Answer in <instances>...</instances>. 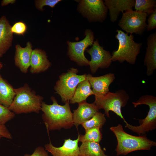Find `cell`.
<instances>
[{
  "label": "cell",
  "instance_id": "23",
  "mask_svg": "<svg viewBox=\"0 0 156 156\" xmlns=\"http://www.w3.org/2000/svg\"><path fill=\"white\" fill-rule=\"evenodd\" d=\"M105 114L101 112L96 113L91 118L81 125L85 131L89 129L98 127L101 129L106 122Z\"/></svg>",
  "mask_w": 156,
  "mask_h": 156
},
{
  "label": "cell",
  "instance_id": "16",
  "mask_svg": "<svg viewBox=\"0 0 156 156\" xmlns=\"http://www.w3.org/2000/svg\"><path fill=\"white\" fill-rule=\"evenodd\" d=\"M105 4L109 11L110 19L112 22L116 21L120 12L132 10L135 0H105Z\"/></svg>",
  "mask_w": 156,
  "mask_h": 156
},
{
  "label": "cell",
  "instance_id": "4",
  "mask_svg": "<svg viewBox=\"0 0 156 156\" xmlns=\"http://www.w3.org/2000/svg\"><path fill=\"white\" fill-rule=\"evenodd\" d=\"M116 32L117 34L115 38L118 40L119 45L117 50L112 53V62L118 61L122 63L125 61L130 64H135L142 43L135 42L132 34L129 35L121 30L117 29Z\"/></svg>",
  "mask_w": 156,
  "mask_h": 156
},
{
  "label": "cell",
  "instance_id": "33",
  "mask_svg": "<svg viewBox=\"0 0 156 156\" xmlns=\"http://www.w3.org/2000/svg\"><path fill=\"white\" fill-rule=\"evenodd\" d=\"M3 67L2 64L0 62V70Z\"/></svg>",
  "mask_w": 156,
  "mask_h": 156
},
{
  "label": "cell",
  "instance_id": "9",
  "mask_svg": "<svg viewBox=\"0 0 156 156\" xmlns=\"http://www.w3.org/2000/svg\"><path fill=\"white\" fill-rule=\"evenodd\" d=\"M77 10L89 22H103L106 18L108 9L102 0H76Z\"/></svg>",
  "mask_w": 156,
  "mask_h": 156
},
{
  "label": "cell",
  "instance_id": "21",
  "mask_svg": "<svg viewBox=\"0 0 156 156\" xmlns=\"http://www.w3.org/2000/svg\"><path fill=\"white\" fill-rule=\"evenodd\" d=\"M94 94L90 85L86 79L78 84L69 103H79L85 101L88 97Z\"/></svg>",
  "mask_w": 156,
  "mask_h": 156
},
{
  "label": "cell",
  "instance_id": "19",
  "mask_svg": "<svg viewBox=\"0 0 156 156\" xmlns=\"http://www.w3.org/2000/svg\"><path fill=\"white\" fill-rule=\"evenodd\" d=\"M11 26L6 17L0 18V57L6 53L12 45L13 34Z\"/></svg>",
  "mask_w": 156,
  "mask_h": 156
},
{
  "label": "cell",
  "instance_id": "29",
  "mask_svg": "<svg viewBox=\"0 0 156 156\" xmlns=\"http://www.w3.org/2000/svg\"><path fill=\"white\" fill-rule=\"evenodd\" d=\"M156 27V8L149 15L148 19L146 30H152Z\"/></svg>",
  "mask_w": 156,
  "mask_h": 156
},
{
  "label": "cell",
  "instance_id": "12",
  "mask_svg": "<svg viewBox=\"0 0 156 156\" xmlns=\"http://www.w3.org/2000/svg\"><path fill=\"white\" fill-rule=\"evenodd\" d=\"M79 136V134L76 140H64L63 145L59 147L54 146L50 141L45 145L44 148L52 156H82L78 146Z\"/></svg>",
  "mask_w": 156,
  "mask_h": 156
},
{
  "label": "cell",
  "instance_id": "8",
  "mask_svg": "<svg viewBox=\"0 0 156 156\" xmlns=\"http://www.w3.org/2000/svg\"><path fill=\"white\" fill-rule=\"evenodd\" d=\"M148 14L144 13L130 10L122 13L118 25L128 34L135 33L142 35L146 29V18Z\"/></svg>",
  "mask_w": 156,
  "mask_h": 156
},
{
  "label": "cell",
  "instance_id": "20",
  "mask_svg": "<svg viewBox=\"0 0 156 156\" xmlns=\"http://www.w3.org/2000/svg\"><path fill=\"white\" fill-rule=\"evenodd\" d=\"M15 95L14 88L0 74V104L8 108Z\"/></svg>",
  "mask_w": 156,
  "mask_h": 156
},
{
  "label": "cell",
  "instance_id": "15",
  "mask_svg": "<svg viewBox=\"0 0 156 156\" xmlns=\"http://www.w3.org/2000/svg\"><path fill=\"white\" fill-rule=\"evenodd\" d=\"M32 46L29 42H27L25 47L19 44L15 46L14 64L23 73H27L30 66V60L32 51Z\"/></svg>",
  "mask_w": 156,
  "mask_h": 156
},
{
  "label": "cell",
  "instance_id": "3",
  "mask_svg": "<svg viewBox=\"0 0 156 156\" xmlns=\"http://www.w3.org/2000/svg\"><path fill=\"white\" fill-rule=\"evenodd\" d=\"M16 95L9 109L15 114L34 112L41 110L43 98L36 93L26 84L14 89Z\"/></svg>",
  "mask_w": 156,
  "mask_h": 156
},
{
  "label": "cell",
  "instance_id": "30",
  "mask_svg": "<svg viewBox=\"0 0 156 156\" xmlns=\"http://www.w3.org/2000/svg\"><path fill=\"white\" fill-rule=\"evenodd\" d=\"M23 156H49L44 148L38 146L35 148L31 154L26 153Z\"/></svg>",
  "mask_w": 156,
  "mask_h": 156
},
{
  "label": "cell",
  "instance_id": "26",
  "mask_svg": "<svg viewBox=\"0 0 156 156\" xmlns=\"http://www.w3.org/2000/svg\"><path fill=\"white\" fill-rule=\"evenodd\" d=\"M15 114L8 108L0 104V124L5 125L14 118Z\"/></svg>",
  "mask_w": 156,
  "mask_h": 156
},
{
  "label": "cell",
  "instance_id": "1",
  "mask_svg": "<svg viewBox=\"0 0 156 156\" xmlns=\"http://www.w3.org/2000/svg\"><path fill=\"white\" fill-rule=\"evenodd\" d=\"M51 99L52 104L48 105L43 101L41 109L43 112L42 118L48 133L62 128H71L74 125L69 102L61 105L54 97L51 96Z\"/></svg>",
  "mask_w": 156,
  "mask_h": 156
},
{
  "label": "cell",
  "instance_id": "17",
  "mask_svg": "<svg viewBox=\"0 0 156 156\" xmlns=\"http://www.w3.org/2000/svg\"><path fill=\"white\" fill-rule=\"evenodd\" d=\"M147 47L144 63L146 67L148 76L152 75L156 69V32L150 34L147 38Z\"/></svg>",
  "mask_w": 156,
  "mask_h": 156
},
{
  "label": "cell",
  "instance_id": "5",
  "mask_svg": "<svg viewBox=\"0 0 156 156\" xmlns=\"http://www.w3.org/2000/svg\"><path fill=\"white\" fill-rule=\"evenodd\" d=\"M132 104L135 107L141 105H146L149 107V110L146 117L139 120L140 125L137 126L131 125L127 122L125 127L139 135L144 134L156 129V97L146 94L141 96Z\"/></svg>",
  "mask_w": 156,
  "mask_h": 156
},
{
  "label": "cell",
  "instance_id": "13",
  "mask_svg": "<svg viewBox=\"0 0 156 156\" xmlns=\"http://www.w3.org/2000/svg\"><path fill=\"white\" fill-rule=\"evenodd\" d=\"M115 78L114 74L111 73L99 77H94L90 74L86 76L95 97H102L109 92V86Z\"/></svg>",
  "mask_w": 156,
  "mask_h": 156
},
{
  "label": "cell",
  "instance_id": "6",
  "mask_svg": "<svg viewBox=\"0 0 156 156\" xmlns=\"http://www.w3.org/2000/svg\"><path fill=\"white\" fill-rule=\"evenodd\" d=\"M78 72L77 68H71L61 74L56 83L54 89L63 103L69 102L78 84L86 79V74L79 75Z\"/></svg>",
  "mask_w": 156,
  "mask_h": 156
},
{
  "label": "cell",
  "instance_id": "24",
  "mask_svg": "<svg viewBox=\"0 0 156 156\" xmlns=\"http://www.w3.org/2000/svg\"><path fill=\"white\" fill-rule=\"evenodd\" d=\"M100 129L99 128L96 127L86 131L84 135L79 134V142L90 141L99 143L102 138V134Z\"/></svg>",
  "mask_w": 156,
  "mask_h": 156
},
{
  "label": "cell",
  "instance_id": "22",
  "mask_svg": "<svg viewBox=\"0 0 156 156\" xmlns=\"http://www.w3.org/2000/svg\"><path fill=\"white\" fill-rule=\"evenodd\" d=\"M79 148L82 156H109L105 153L98 143L85 141L82 142Z\"/></svg>",
  "mask_w": 156,
  "mask_h": 156
},
{
  "label": "cell",
  "instance_id": "28",
  "mask_svg": "<svg viewBox=\"0 0 156 156\" xmlns=\"http://www.w3.org/2000/svg\"><path fill=\"white\" fill-rule=\"evenodd\" d=\"M27 30L26 25L21 21L16 23L11 27L12 32L18 35H23L26 32Z\"/></svg>",
  "mask_w": 156,
  "mask_h": 156
},
{
  "label": "cell",
  "instance_id": "10",
  "mask_svg": "<svg viewBox=\"0 0 156 156\" xmlns=\"http://www.w3.org/2000/svg\"><path fill=\"white\" fill-rule=\"evenodd\" d=\"M84 35L85 37L80 41L72 42L68 40L67 41V55L71 60L80 66L89 65V61L86 57L84 53L88 47L92 45L94 39V33L90 29H86Z\"/></svg>",
  "mask_w": 156,
  "mask_h": 156
},
{
  "label": "cell",
  "instance_id": "34",
  "mask_svg": "<svg viewBox=\"0 0 156 156\" xmlns=\"http://www.w3.org/2000/svg\"><path fill=\"white\" fill-rule=\"evenodd\" d=\"M3 138L2 137L1 135H0V139L2 138Z\"/></svg>",
  "mask_w": 156,
  "mask_h": 156
},
{
  "label": "cell",
  "instance_id": "7",
  "mask_svg": "<svg viewBox=\"0 0 156 156\" xmlns=\"http://www.w3.org/2000/svg\"><path fill=\"white\" fill-rule=\"evenodd\" d=\"M93 102L98 109H103L105 114L110 118L109 112L112 111L119 116L126 123L121 112V108L127 104L129 96L127 92L123 89H120L114 92H109L101 97H95Z\"/></svg>",
  "mask_w": 156,
  "mask_h": 156
},
{
  "label": "cell",
  "instance_id": "31",
  "mask_svg": "<svg viewBox=\"0 0 156 156\" xmlns=\"http://www.w3.org/2000/svg\"><path fill=\"white\" fill-rule=\"evenodd\" d=\"M0 135L2 137L11 139L12 138V136L10 131L5 125L0 124Z\"/></svg>",
  "mask_w": 156,
  "mask_h": 156
},
{
  "label": "cell",
  "instance_id": "11",
  "mask_svg": "<svg viewBox=\"0 0 156 156\" xmlns=\"http://www.w3.org/2000/svg\"><path fill=\"white\" fill-rule=\"evenodd\" d=\"M86 51L91 57L88 65L92 73H96L99 68H107L111 65L112 55L100 45L98 40L94 41L92 47Z\"/></svg>",
  "mask_w": 156,
  "mask_h": 156
},
{
  "label": "cell",
  "instance_id": "25",
  "mask_svg": "<svg viewBox=\"0 0 156 156\" xmlns=\"http://www.w3.org/2000/svg\"><path fill=\"white\" fill-rule=\"evenodd\" d=\"M135 10L149 15L156 8L155 0H135Z\"/></svg>",
  "mask_w": 156,
  "mask_h": 156
},
{
  "label": "cell",
  "instance_id": "14",
  "mask_svg": "<svg viewBox=\"0 0 156 156\" xmlns=\"http://www.w3.org/2000/svg\"><path fill=\"white\" fill-rule=\"evenodd\" d=\"M78 108L73 110V121L77 129L78 126L91 118L99 109L94 103H89L86 101L79 103Z\"/></svg>",
  "mask_w": 156,
  "mask_h": 156
},
{
  "label": "cell",
  "instance_id": "18",
  "mask_svg": "<svg viewBox=\"0 0 156 156\" xmlns=\"http://www.w3.org/2000/svg\"><path fill=\"white\" fill-rule=\"evenodd\" d=\"M51 64L48 59L46 52L40 49L33 50L30 60V72L38 73L47 70Z\"/></svg>",
  "mask_w": 156,
  "mask_h": 156
},
{
  "label": "cell",
  "instance_id": "27",
  "mask_svg": "<svg viewBox=\"0 0 156 156\" xmlns=\"http://www.w3.org/2000/svg\"><path fill=\"white\" fill-rule=\"evenodd\" d=\"M61 1V0H36L35 1V5L37 9L43 11L44 10L43 7L44 6H48L53 8Z\"/></svg>",
  "mask_w": 156,
  "mask_h": 156
},
{
  "label": "cell",
  "instance_id": "32",
  "mask_svg": "<svg viewBox=\"0 0 156 156\" xmlns=\"http://www.w3.org/2000/svg\"><path fill=\"white\" fill-rule=\"evenodd\" d=\"M16 1L15 0H3L1 1V5L3 6L10 4H13Z\"/></svg>",
  "mask_w": 156,
  "mask_h": 156
},
{
  "label": "cell",
  "instance_id": "2",
  "mask_svg": "<svg viewBox=\"0 0 156 156\" xmlns=\"http://www.w3.org/2000/svg\"><path fill=\"white\" fill-rule=\"evenodd\" d=\"M115 135L117 142L115 151L117 156L125 155L131 152L138 150H150L156 146L155 141L145 136H135L126 132L120 124L110 127Z\"/></svg>",
  "mask_w": 156,
  "mask_h": 156
}]
</instances>
